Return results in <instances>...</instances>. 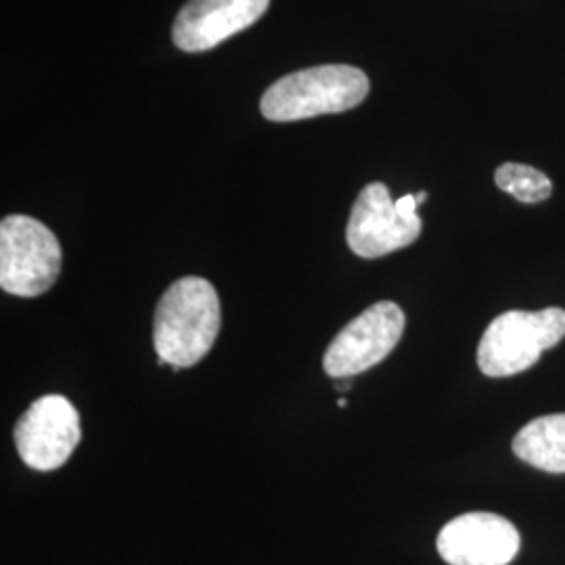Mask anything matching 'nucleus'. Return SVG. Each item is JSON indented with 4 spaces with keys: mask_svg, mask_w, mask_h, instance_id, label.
I'll use <instances>...</instances> for the list:
<instances>
[{
    "mask_svg": "<svg viewBox=\"0 0 565 565\" xmlns=\"http://www.w3.org/2000/svg\"><path fill=\"white\" fill-rule=\"evenodd\" d=\"M270 0H189L177 15L172 41L186 53H202L263 18Z\"/></svg>",
    "mask_w": 565,
    "mask_h": 565,
    "instance_id": "1a4fd4ad",
    "label": "nucleus"
},
{
    "mask_svg": "<svg viewBox=\"0 0 565 565\" xmlns=\"http://www.w3.org/2000/svg\"><path fill=\"white\" fill-rule=\"evenodd\" d=\"M564 338V308L509 310L488 324L478 345V366L488 377H511L536 364Z\"/></svg>",
    "mask_w": 565,
    "mask_h": 565,
    "instance_id": "7ed1b4c3",
    "label": "nucleus"
},
{
    "mask_svg": "<svg viewBox=\"0 0 565 565\" xmlns=\"http://www.w3.org/2000/svg\"><path fill=\"white\" fill-rule=\"evenodd\" d=\"M438 553L448 565H509L520 551V532L494 513H465L440 530Z\"/></svg>",
    "mask_w": 565,
    "mask_h": 565,
    "instance_id": "6e6552de",
    "label": "nucleus"
},
{
    "mask_svg": "<svg viewBox=\"0 0 565 565\" xmlns=\"http://www.w3.org/2000/svg\"><path fill=\"white\" fill-rule=\"evenodd\" d=\"M419 235L422 218L417 214H403L384 182L364 186L354 202L345 231L350 249L361 258H382L417 242Z\"/></svg>",
    "mask_w": 565,
    "mask_h": 565,
    "instance_id": "0eeeda50",
    "label": "nucleus"
},
{
    "mask_svg": "<svg viewBox=\"0 0 565 565\" xmlns=\"http://www.w3.org/2000/svg\"><path fill=\"white\" fill-rule=\"evenodd\" d=\"M494 182L501 191L513 195L518 202L524 203L545 202L553 191L548 177L525 163H503L494 172Z\"/></svg>",
    "mask_w": 565,
    "mask_h": 565,
    "instance_id": "9b49d317",
    "label": "nucleus"
},
{
    "mask_svg": "<svg viewBox=\"0 0 565 565\" xmlns=\"http://www.w3.org/2000/svg\"><path fill=\"white\" fill-rule=\"evenodd\" d=\"M403 308L394 302L369 306L361 317L345 324L324 350L323 366L333 380H350L382 363L404 333Z\"/></svg>",
    "mask_w": 565,
    "mask_h": 565,
    "instance_id": "39448f33",
    "label": "nucleus"
},
{
    "mask_svg": "<svg viewBox=\"0 0 565 565\" xmlns=\"http://www.w3.org/2000/svg\"><path fill=\"white\" fill-rule=\"evenodd\" d=\"M345 404H348L345 398H340V401H338V406H340V408H345Z\"/></svg>",
    "mask_w": 565,
    "mask_h": 565,
    "instance_id": "ddd939ff",
    "label": "nucleus"
},
{
    "mask_svg": "<svg viewBox=\"0 0 565 565\" xmlns=\"http://www.w3.org/2000/svg\"><path fill=\"white\" fill-rule=\"evenodd\" d=\"M221 323V300L212 282L202 277L172 282L153 319L158 364L186 369L200 363L216 342Z\"/></svg>",
    "mask_w": 565,
    "mask_h": 565,
    "instance_id": "f257e3e1",
    "label": "nucleus"
},
{
    "mask_svg": "<svg viewBox=\"0 0 565 565\" xmlns=\"http://www.w3.org/2000/svg\"><path fill=\"white\" fill-rule=\"evenodd\" d=\"M13 436L23 463L53 471L81 445V415L65 396L46 394L21 415Z\"/></svg>",
    "mask_w": 565,
    "mask_h": 565,
    "instance_id": "423d86ee",
    "label": "nucleus"
},
{
    "mask_svg": "<svg viewBox=\"0 0 565 565\" xmlns=\"http://www.w3.org/2000/svg\"><path fill=\"white\" fill-rule=\"evenodd\" d=\"M61 245L49 226L30 216L0 223V287L20 298H36L60 279Z\"/></svg>",
    "mask_w": 565,
    "mask_h": 565,
    "instance_id": "20e7f679",
    "label": "nucleus"
},
{
    "mask_svg": "<svg viewBox=\"0 0 565 565\" xmlns=\"http://www.w3.org/2000/svg\"><path fill=\"white\" fill-rule=\"evenodd\" d=\"M415 200H417V203L422 205V203H424L425 200H427V193H425V191H422V193H417V195H415Z\"/></svg>",
    "mask_w": 565,
    "mask_h": 565,
    "instance_id": "f8f14e48",
    "label": "nucleus"
},
{
    "mask_svg": "<svg viewBox=\"0 0 565 565\" xmlns=\"http://www.w3.org/2000/svg\"><path fill=\"white\" fill-rule=\"evenodd\" d=\"M513 452L524 463L548 473H565V413L524 425L513 438Z\"/></svg>",
    "mask_w": 565,
    "mask_h": 565,
    "instance_id": "9d476101",
    "label": "nucleus"
},
{
    "mask_svg": "<svg viewBox=\"0 0 565 565\" xmlns=\"http://www.w3.org/2000/svg\"><path fill=\"white\" fill-rule=\"evenodd\" d=\"M369 78L352 65H317L282 76L264 93L266 120L296 121L342 114L366 99Z\"/></svg>",
    "mask_w": 565,
    "mask_h": 565,
    "instance_id": "f03ea898",
    "label": "nucleus"
}]
</instances>
